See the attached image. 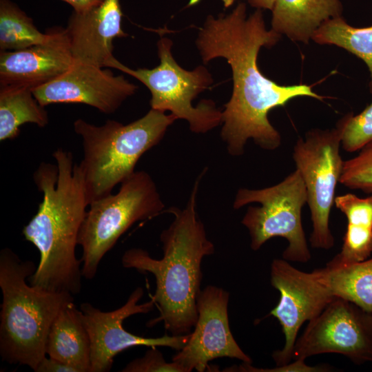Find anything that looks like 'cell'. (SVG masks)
I'll use <instances>...</instances> for the list:
<instances>
[{
    "mask_svg": "<svg viewBox=\"0 0 372 372\" xmlns=\"http://www.w3.org/2000/svg\"><path fill=\"white\" fill-rule=\"evenodd\" d=\"M246 10L245 4L240 3L227 15L209 16L196 40L205 63L222 57L232 70L233 92L222 112L221 136L233 156L242 154L250 138L264 149L280 147L281 136L268 118L272 109L298 96L324 99L307 85H278L260 72L257 63L260 48L273 45L280 34L266 28L260 8L248 17Z\"/></svg>",
    "mask_w": 372,
    "mask_h": 372,
    "instance_id": "obj_1",
    "label": "cell"
},
{
    "mask_svg": "<svg viewBox=\"0 0 372 372\" xmlns=\"http://www.w3.org/2000/svg\"><path fill=\"white\" fill-rule=\"evenodd\" d=\"M52 156L56 165L42 162L33 174L43 200L22 231L40 254L28 281L46 291L76 295L81 290L83 274L76 246L89 200L81 168L72 152L59 148Z\"/></svg>",
    "mask_w": 372,
    "mask_h": 372,
    "instance_id": "obj_2",
    "label": "cell"
},
{
    "mask_svg": "<svg viewBox=\"0 0 372 372\" xmlns=\"http://www.w3.org/2000/svg\"><path fill=\"white\" fill-rule=\"evenodd\" d=\"M205 171L195 181L186 207L165 211L174 218L160 236L163 258L158 260L141 248H131L121 259L124 267L154 276L156 291L151 299L160 314L148 326L163 322L172 335L188 334L194 327L198 315L197 298L201 291L202 260L214 252V245L207 238L196 208L198 185Z\"/></svg>",
    "mask_w": 372,
    "mask_h": 372,
    "instance_id": "obj_3",
    "label": "cell"
},
{
    "mask_svg": "<svg viewBox=\"0 0 372 372\" xmlns=\"http://www.w3.org/2000/svg\"><path fill=\"white\" fill-rule=\"evenodd\" d=\"M37 267L10 248L0 252V355L10 364L35 371L45 358L50 329L61 310L74 302L67 291H49L28 285Z\"/></svg>",
    "mask_w": 372,
    "mask_h": 372,
    "instance_id": "obj_4",
    "label": "cell"
},
{
    "mask_svg": "<svg viewBox=\"0 0 372 372\" xmlns=\"http://www.w3.org/2000/svg\"><path fill=\"white\" fill-rule=\"evenodd\" d=\"M175 120L172 114L152 108L128 124L107 120L95 125L76 119L74 130L82 138L83 151L79 165L89 205L112 194L116 185L132 175L141 156L162 140Z\"/></svg>",
    "mask_w": 372,
    "mask_h": 372,
    "instance_id": "obj_5",
    "label": "cell"
},
{
    "mask_svg": "<svg viewBox=\"0 0 372 372\" xmlns=\"http://www.w3.org/2000/svg\"><path fill=\"white\" fill-rule=\"evenodd\" d=\"M165 205L152 177L135 172L121 183L118 192L92 201L80 229L83 277L91 280L104 256L135 223L163 212Z\"/></svg>",
    "mask_w": 372,
    "mask_h": 372,
    "instance_id": "obj_6",
    "label": "cell"
},
{
    "mask_svg": "<svg viewBox=\"0 0 372 372\" xmlns=\"http://www.w3.org/2000/svg\"><path fill=\"white\" fill-rule=\"evenodd\" d=\"M172 45L170 39H159L157 48L160 63L156 68L133 70L115 57L107 68L117 69L143 83L151 93L152 109L169 111L176 119L186 120L194 132H207L222 123V112L212 101L204 100L196 107L192 105V101L212 83L211 76L202 65L192 71L182 68L172 56Z\"/></svg>",
    "mask_w": 372,
    "mask_h": 372,
    "instance_id": "obj_7",
    "label": "cell"
},
{
    "mask_svg": "<svg viewBox=\"0 0 372 372\" xmlns=\"http://www.w3.org/2000/svg\"><path fill=\"white\" fill-rule=\"evenodd\" d=\"M251 203H258L260 206L249 207L242 220V224L249 231L251 249L257 251L268 240L282 237L288 242L282 258L291 262H308L311 253L301 217L307 194L300 172L296 169L271 187L239 189L234 208L238 209Z\"/></svg>",
    "mask_w": 372,
    "mask_h": 372,
    "instance_id": "obj_8",
    "label": "cell"
},
{
    "mask_svg": "<svg viewBox=\"0 0 372 372\" xmlns=\"http://www.w3.org/2000/svg\"><path fill=\"white\" fill-rule=\"evenodd\" d=\"M342 135L338 121L331 130L308 131L293 147V158L303 179L311 211L313 229L309 240L316 249L328 250L334 245L329 217L344 164L340 154Z\"/></svg>",
    "mask_w": 372,
    "mask_h": 372,
    "instance_id": "obj_9",
    "label": "cell"
},
{
    "mask_svg": "<svg viewBox=\"0 0 372 372\" xmlns=\"http://www.w3.org/2000/svg\"><path fill=\"white\" fill-rule=\"evenodd\" d=\"M322 353L341 354L356 364L372 361V313L333 297L297 338L292 360Z\"/></svg>",
    "mask_w": 372,
    "mask_h": 372,
    "instance_id": "obj_10",
    "label": "cell"
},
{
    "mask_svg": "<svg viewBox=\"0 0 372 372\" xmlns=\"http://www.w3.org/2000/svg\"><path fill=\"white\" fill-rule=\"evenodd\" d=\"M271 284L280 293L278 304L271 311L282 327L285 345L272 358L277 366L289 364L301 326L318 316L333 296L322 281L318 269L300 271L284 258L271 265Z\"/></svg>",
    "mask_w": 372,
    "mask_h": 372,
    "instance_id": "obj_11",
    "label": "cell"
},
{
    "mask_svg": "<svg viewBox=\"0 0 372 372\" xmlns=\"http://www.w3.org/2000/svg\"><path fill=\"white\" fill-rule=\"evenodd\" d=\"M143 293L142 287H137L125 304L112 311H102L89 302L80 305L82 320L90 340L91 372L109 371L117 354L136 346L166 347L179 351L189 340L190 333L145 338L134 335L123 328V322L128 317L147 313L153 309L155 303L152 299L138 304Z\"/></svg>",
    "mask_w": 372,
    "mask_h": 372,
    "instance_id": "obj_12",
    "label": "cell"
},
{
    "mask_svg": "<svg viewBox=\"0 0 372 372\" xmlns=\"http://www.w3.org/2000/svg\"><path fill=\"white\" fill-rule=\"evenodd\" d=\"M229 293L221 287L209 285L197 298L198 319L186 344L173 356L172 361L190 372H203L216 358H229L251 364V358L239 347L229 324L227 306Z\"/></svg>",
    "mask_w": 372,
    "mask_h": 372,
    "instance_id": "obj_13",
    "label": "cell"
},
{
    "mask_svg": "<svg viewBox=\"0 0 372 372\" xmlns=\"http://www.w3.org/2000/svg\"><path fill=\"white\" fill-rule=\"evenodd\" d=\"M136 90L123 75L115 76L110 70L75 60L61 76L32 88L44 107L53 103H83L106 114L115 112Z\"/></svg>",
    "mask_w": 372,
    "mask_h": 372,
    "instance_id": "obj_14",
    "label": "cell"
},
{
    "mask_svg": "<svg viewBox=\"0 0 372 372\" xmlns=\"http://www.w3.org/2000/svg\"><path fill=\"white\" fill-rule=\"evenodd\" d=\"M47 42L13 51H1L0 85L36 87L55 79L74 62L65 28H52Z\"/></svg>",
    "mask_w": 372,
    "mask_h": 372,
    "instance_id": "obj_15",
    "label": "cell"
},
{
    "mask_svg": "<svg viewBox=\"0 0 372 372\" xmlns=\"http://www.w3.org/2000/svg\"><path fill=\"white\" fill-rule=\"evenodd\" d=\"M121 18L119 0H103L87 11H73L65 30L74 60L107 68L114 57V39L127 37Z\"/></svg>",
    "mask_w": 372,
    "mask_h": 372,
    "instance_id": "obj_16",
    "label": "cell"
},
{
    "mask_svg": "<svg viewBox=\"0 0 372 372\" xmlns=\"http://www.w3.org/2000/svg\"><path fill=\"white\" fill-rule=\"evenodd\" d=\"M272 28L293 41L308 43L326 21L341 17L340 0H275Z\"/></svg>",
    "mask_w": 372,
    "mask_h": 372,
    "instance_id": "obj_17",
    "label": "cell"
},
{
    "mask_svg": "<svg viewBox=\"0 0 372 372\" xmlns=\"http://www.w3.org/2000/svg\"><path fill=\"white\" fill-rule=\"evenodd\" d=\"M46 355L70 364L80 372H91L90 340L81 311L74 302L65 305L48 333Z\"/></svg>",
    "mask_w": 372,
    "mask_h": 372,
    "instance_id": "obj_18",
    "label": "cell"
},
{
    "mask_svg": "<svg viewBox=\"0 0 372 372\" xmlns=\"http://www.w3.org/2000/svg\"><path fill=\"white\" fill-rule=\"evenodd\" d=\"M334 204L347 219L340 251L327 264L345 265L361 262L372 254V196L360 198L354 194L335 196Z\"/></svg>",
    "mask_w": 372,
    "mask_h": 372,
    "instance_id": "obj_19",
    "label": "cell"
},
{
    "mask_svg": "<svg viewBox=\"0 0 372 372\" xmlns=\"http://www.w3.org/2000/svg\"><path fill=\"white\" fill-rule=\"evenodd\" d=\"M33 123L39 127L49 123L48 112L35 98L32 88L22 85L1 86L0 141L12 140L20 127Z\"/></svg>",
    "mask_w": 372,
    "mask_h": 372,
    "instance_id": "obj_20",
    "label": "cell"
},
{
    "mask_svg": "<svg viewBox=\"0 0 372 372\" xmlns=\"http://www.w3.org/2000/svg\"><path fill=\"white\" fill-rule=\"evenodd\" d=\"M333 297L353 302L372 313V258L345 265L317 269Z\"/></svg>",
    "mask_w": 372,
    "mask_h": 372,
    "instance_id": "obj_21",
    "label": "cell"
},
{
    "mask_svg": "<svg viewBox=\"0 0 372 372\" xmlns=\"http://www.w3.org/2000/svg\"><path fill=\"white\" fill-rule=\"evenodd\" d=\"M311 39L319 44L335 45L362 59L370 72L369 89L372 93V25L355 28L338 17L324 21Z\"/></svg>",
    "mask_w": 372,
    "mask_h": 372,
    "instance_id": "obj_22",
    "label": "cell"
},
{
    "mask_svg": "<svg viewBox=\"0 0 372 372\" xmlns=\"http://www.w3.org/2000/svg\"><path fill=\"white\" fill-rule=\"evenodd\" d=\"M51 31L40 32L20 8L10 0H0V50L13 51L44 43Z\"/></svg>",
    "mask_w": 372,
    "mask_h": 372,
    "instance_id": "obj_23",
    "label": "cell"
},
{
    "mask_svg": "<svg viewBox=\"0 0 372 372\" xmlns=\"http://www.w3.org/2000/svg\"><path fill=\"white\" fill-rule=\"evenodd\" d=\"M339 183L351 189L372 194V140L355 156L344 161Z\"/></svg>",
    "mask_w": 372,
    "mask_h": 372,
    "instance_id": "obj_24",
    "label": "cell"
},
{
    "mask_svg": "<svg viewBox=\"0 0 372 372\" xmlns=\"http://www.w3.org/2000/svg\"><path fill=\"white\" fill-rule=\"evenodd\" d=\"M339 121L342 127V147L348 152L359 151L372 140V102L360 113L347 114Z\"/></svg>",
    "mask_w": 372,
    "mask_h": 372,
    "instance_id": "obj_25",
    "label": "cell"
},
{
    "mask_svg": "<svg viewBox=\"0 0 372 372\" xmlns=\"http://www.w3.org/2000/svg\"><path fill=\"white\" fill-rule=\"evenodd\" d=\"M156 347H152L145 355L129 362L122 370L123 372H186L179 364L167 362Z\"/></svg>",
    "mask_w": 372,
    "mask_h": 372,
    "instance_id": "obj_26",
    "label": "cell"
},
{
    "mask_svg": "<svg viewBox=\"0 0 372 372\" xmlns=\"http://www.w3.org/2000/svg\"><path fill=\"white\" fill-rule=\"evenodd\" d=\"M325 367L310 366L304 363L303 360H296L293 363L279 366L274 369H257L251 366V364L243 362L239 366H233L226 369L227 371H325Z\"/></svg>",
    "mask_w": 372,
    "mask_h": 372,
    "instance_id": "obj_27",
    "label": "cell"
},
{
    "mask_svg": "<svg viewBox=\"0 0 372 372\" xmlns=\"http://www.w3.org/2000/svg\"><path fill=\"white\" fill-rule=\"evenodd\" d=\"M35 372H80L76 367L46 356L38 365Z\"/></svg>",
    "mask_w": 372,
    "mask_h": 372,
    "instance_id": "obj_28",
    "label": "cell"
},
{
    "mask_svg": "<svg viewBox=\"0 0 372 372\" xmlns=\"http://www.w3.org/2000/svg\"><path fill=\"white\" fill-rule=\"evenodd\" d=\"M70 4L74 12H82L87 11L98 5L103 0H61Z\"/></svg>",
    "mask_w": 372,
    "mask_h": 372,
    "instance_id": "obj_29",
    "label": "cell"
},
{
    "mask_svg": "<svg viewBox=\"0 0 372 372\" xmlns=\"http://www.w3.org/2000/svg\"><path fill=\"white\" fill-rule=\"evenodd\" d=\"M275 0H254L251 4L258 8L272 10Z\"/></svg>",
    "mask_w": 372,
    "mask_h": 372,
    "instance_id": "obj_30",
    "label": "cell"
},
{
    "mask_svg": "<svg viewBox=\"0 0 372 372\" xmlns=\"http://www.w3.org/2000/svg\"><path fill=\"white\" fill-rule=\"evenodd\" d=\"M235 0H222L225 8L231 6Z\"/></svg>",
    "mask_w": 372,
    "mask_h": 372,
    "instance_id": "obj_31",
    "label": "cell"
},
{
    "mask_svg": "<svg viewBox=\"0 0 372 372\" xmlns=\"http://www.w3.org/2000/svg\"><path fill=\"white\" fill-rule=\"evenodd\" d=\"M254 0H249V3H251Z\"/></svg>",
    "mask_w": 372,
    "mask_h": 372,
    "instance_id": "obj_32",
    "label": "cell"
}]
</instances>
